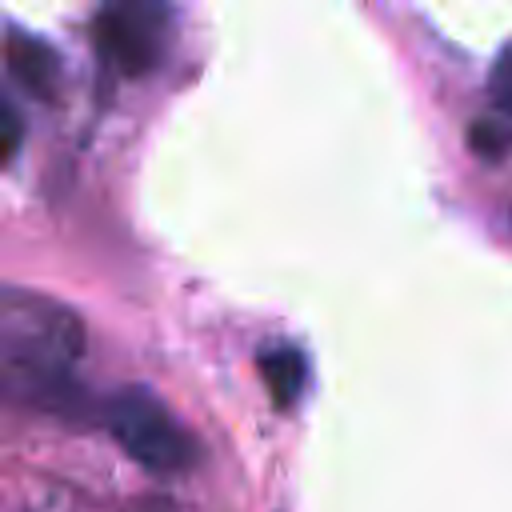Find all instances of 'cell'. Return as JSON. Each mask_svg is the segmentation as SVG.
Segmentation results:
<instances>
[{"label":"cell","mask_w":512,"mask_h":512,"mask_svg":"<svg viewBox=\"0 0 512 512\" xmlns=\"http://www.w3.org/2000/svg\"><path fill=\"white\" fill-rule=\"evenodd\" d=\"M80 352L84 328L68 308L16 292L0 300V404L76 416L84 404L72 376Z\"/></svg>","instance_id":"obj_1"},{"label":"cell","mask_w":512,"mask_h":512,"mask_svg":"<svg viewBox=\"0 0 512 512\" xmlns=\"http://www.w3.org/2000/svg\"><path fill=\"white\" fill-rule=\"evenodd\" d=\"M104 428L124 456H132L140 468L156 476L188 472L200 460V444L192 440V432L164 408L156 392L140 384L116 388L104 400Z\"/></svg>","instance_id":"obj_2"},{"label":"cell","mask_w":512,"mask_h":512,"mask_svg":"<svg viewBox=\"0 0 512 512\" xmlns=\"http://www.w3.org/2000/svg\"><path fill=\"white\" fill-rule=\"evenodd\" d=\"M172 4L168 0H104L92 20V44L100 60L128 80L148 76L168 48Z\"/></svg>","instance_id":"obj_3"},{"label":"cell","mask_w":512,"mask_h":512,"mask_svg":"<svg viewBox=\"0 0 512 512\" xmlns=\"http://www.w3.org/2000/svg\"><path fill=\"white\" fill-rule=\"evenodd\" d=\"M4 60L16 72V80L28 92H36V96H48L56 88V80H60V56H56V48L48 40L32 36V32L12 28L4 36Z\"/></svg>","instance_id":"obj_4"},{"label":"cell","mask_w":512,"mask_h":512,"mask_svg":"<svg viewBox=\"0 0 512 512\" xmlns=\"http://www.w3.org/2000/svg\"><path fill=\"white\" fill-rule=\"evenodd\" d=\"M260 380H264V388H268L276 408H292L300 400V392H304V380H308L300 348L276 344V348L260 352Z\"/></svg>","instance_id":"obj_5"},{"label":"cell","mask_w":512,"mask_h":512,"mask_svg":"<svg viewBox=\"0 0 512 512\" xmlns=\"http://www.w3.org/2000/svg\"><path fill=\"white\" fill-rule=\"evenodd\" d=\"M488 96H492V104L500 108V116H508V120H512V44H508V48L496 56V64H492Z\"/></svg>","instance_id":"obj_6"},{"label":"cell","mask_w":512,"mask_h":512,"mask_svg":"<svg viewBox=\"0 0 512 512\" xmlns=\"http://www.w3.org/2000/svg\"><path fill=\"white\" fill-rule=\"evenodd\" d=\"M20 140H24V124H20L16 108H12L8 100H0V168H4V164L16 156Z\"/></svg>","instance_id":"obj_7"}]
</instances>
